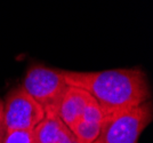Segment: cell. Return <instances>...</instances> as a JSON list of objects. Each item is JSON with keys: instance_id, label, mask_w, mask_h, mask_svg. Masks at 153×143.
Listing matches in <instances>:
<instances>
[{"instance_id": "cell-2", "label": "cell", "mask_w": 153, "mask_h": 143, "mask_svg": "<svg viewBox=\"0 0 153 143\" xmlns=\"http://www.w3.org/2000/svg\"><path fill=\"white\" fill-rule=\"evenodd\" d=\"M22 87L44 109L46 117H57L64 94L69 88L64 71L40 64L30 66Z\"/></svg>"}, {"instance_id": "cell-7", "label": "cell", "mask_w": 153, "mask_h": 143, "mask_svg": "<svg viewBox=\"0 0 153 143\" xmlns=\"http://www.w3.org/2000/svg\"><path fill=\"white\" fill-rule=\"evenodd\" d=\"M101 125L102 124L87 123L83 120H79L70 130L74 134L79 143H93L100 134Z\"/></svg>"}, {"instance_id": "cell-3", "label": "cell", "mask_w": 153, "mask_h": 143, "mask_svg": "<svg viewBox=\"0 0 153 143\" xmlns=\"http://www.w3.org/2000/svg\"><path fill=\"white\" fill-rule=\"evenodd\" d=\"M152 102L103 118L100 134L93 143H137L152 121Z\"/></svg>"}, {"instance_id": "cell-9", "label": "cell", "mask_w": 153, "mask_h": 143, "mask_svg": "<svg viewBox=\"0 0 153 143\" xmlns=\"http://www.w3.org/2000/svg\"><path fill=\"white\" fill-rule=\"evenodd\" d=\"M6 133L7 130L4 121V101L0 98V143H4Z\"/></svg>"}, {"instance_id": "cell-1", "label": "cell", "mask_w": 153, "mask_h": 143, "mask_svg": "<svg viewBox=\"0 0 153 143\" xmlns=\"http://www.w3.org/2000/svg\"><path fill=\"white\" fill-rule=\"evenodd\" d=\"M64 79L68 86L88 92L104 117L137 108L150 98L146 74L138 68L100 72L64 71Z\"/></svg>"}, {"instance_id": "cell-4", "label": "cell", "mask_w": 153, "mask_h": 143, "mask_svg": "<svg viewBox=\"0 0 153 143\" xmlns=\"http://www.w3.org/2000/svg\"><path fill=\"white\" fill-rule=\"evenodd\" d=\"M46 117L44 109L22 87L9 92L4 101V121L7 130H33Z\"/></svg>"}, {"instance_id": "cell-6", "label": "cell", "mask_w": 153, "mask_h": 143, "mask_svg": "<svg viewBox=\"0 0 153 143\" xmlns=\"http://www.w3.org/2000/svg\"><path fill=\"white\" fill-rule=\"evenodd\" d=\"M68 126L59 117H45L33 128L34 143H58Z\"/></svg>"}, {"instance_id": "cell-5", "label": "cell", "mask_w": 153, "mask_h": 143, "mask_svg": "<svg viewBox=\"0 0 153 143\" xmlns=\"http://www.w3.org/2000/svg\"><path fill=\"white\" fill-rule=\"evenodd\" d=\"M93 100V96L85 89L69 86L58 111V117L69 128L76 124L81 117L87 104Z\"/></svg>"}, {"instance_id": "cell-10", "label": "cell", "mask_w": 153, "mask_h": 143, "mask_svg": "<svg viewBox=\"0 0 153 143\" xmlns=\"http://www.w3.org/2000/svg\"><path fill=\"white\" fill-rule=\"evenodd\" d=\"M58 143H79L76 137L74 136V134L71 132V130L68 127L65 132L63 133V135L61 137V140L58 141Z\"/></svg>"}, {"instance_id": "cell-8", "label": "cell", "mask_w": 153, "mask_h": 143, "mask_svg": "<svg viewBox=\"0 0 153 143\" xmlns=\"http://www.w3.org/2000/svg\"><path fill=\"white\" fill-rule=\"evenodd\" d=\"M4 143H34L33 130H7Z\"/></svg>"}]
</instances>
